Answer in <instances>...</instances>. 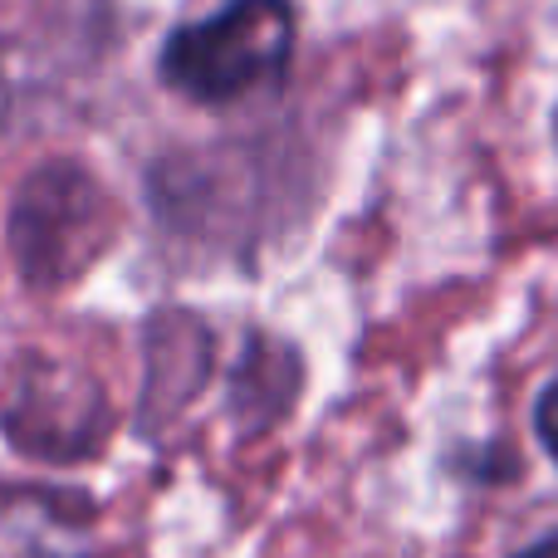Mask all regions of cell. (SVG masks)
Returning a JSON list of instances; mask_svg holds the SVG:
<instances>
[{
  "instance_id": "cell-1",
  "label": "cell",
  "mask_w": 558,
  "mask_h": 558,
  "mask_svg": "<svg viewBox=\"0 0 558 558\" xmlns=\"http://www.w3.org/2000/svg\"><path fill=\"white\" fill-rule=\"evenodd\" d=\"M294 49L289 0H231L226 10L182 25L162 49V74L196 104H231L270 84Z\"/></svg>"
},
{
  "instance_id": "cell-2",
  "label": "cell",
  "mask_w": 558,
  "mask_h": 558,
  "mask_svg": "<svg viewBox=\"0 0 558 558\" xmlns=\"http://www.w3.org/2000/svg\"><path fill=\"white\" fill-rule=\"evenodd\" d=\"M94 231V186L78 172H45L25 186L15 211V255L29 279L54 284L78 265V235Z\"/></svg>"
},
{
  "instance_id": "cell-3",
  "label": "cell",
  "mask_w": 558,
  "mask_h": 558,
  "mask_svg": "<svg viewBox=\"0 0 558 558\" xmlns=\"http://www.w3.org/2000/svg\"><path fill=\"white\" fill-rule=\"evenodd\" d=\"M534 426H539V441L549 446V456L558 461V383L539 397V412H534Z\"/></svg>"
},
{
  "instance_id": "cell-4",
  "label": "cell",
  "mask_w": 558,
  "mask_h": 558,
  "mask_svg": "<svg viewBox=\"0 0 558 558\" xmlns=\"http://www.w3.org/2000/svg\"><path fill=\"white\" fill-rule=\"evenodd\" d=\"M520 558H558V539H544V544H534L530 554H520Z\"/></svg>"
}]
</instances>
